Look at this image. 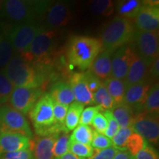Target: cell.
I'll use <instances>...</instances> for the list:
<instances>
[{
  "label": "cell",
  "instance_id": "cell-30",
  "mask_svg": "<svg viewBox=\"0 0 159 159\" xmlns=\"http://www.w3.org/2000/svg\"><path fill=\"white\" fill-rule=\"evenodd\" d=\"M94 99L95 104H98L102 108V111H111L114 107L113 99L107 91L103 82L98 90L94 94Z\"/></svg>",
  "mask_w": 159,
  "mask_h": 159
},
{
  "label": "cell",
  "instance_id": "cell-18",
  "mask_svg": "<svg viewBox=\"0 0 159 159\" xmlns=\"http://www.w3.org/2000/svg\"><path fill=\"white\" fill-rule=\"evenodd\" d=\"M57 136H36L30 139V150L33 159H55L52 150Z\"/></svg>",
  "mask_w": 159,
  "mask_h": 159
},
{
  "label": "cell",
  "instance_id": "cell-27",
  "mask_svg": "<svg viewBox=\"0 0 159 159\" xmlns=\"http://www.w3.org/2000/svg\"><path fill=\"white\" fill-rule=\"evenodd\" d=\"M142 112L158 114L159 113V85L158 83H155L151 85L148 97L143 106Z\"/></svg>",
  "mask_w": 159,
  "mask_h": 159
},
{
  "label": "cell",
  "instance_id": "cell-49",
  "mask_svg": "<svg viewBox=\"0 0 159 159\" xmlns=\"http://www.w3.org/2000/svg\"><path fill=\"white\" fill-rule=\"evenodd\" d=\"M3 6H4V1L0 0V17H2Z\"/></svg>",
  "mask_w": 159,
  "mask_h": 159
},
{
  "label": "cell",
  "instance_id": "cell-9",
  "mask_svg": "<svg viewBox=\"0 0 159 159\" xmlns=\"http://www.w3.org/2000/svg\"><path fill=\"white\" fill-rule=\"evenodd\" d=\"M133 129L148 144L157 145L159 141L158 114L142 112L135 117Z\"/></svg>",
  "mask_w": 159,
  "mask_h": 159
},
{
  "label": "cell",
  "instance_id": "cell-29",
  "mask_svg": "<svg viewBox=\"0 0 159 159\" xmlns=\"http://www.w3.org/2000/svg\"><path fill=\"white\" fill-rule=\"evenodd\" d=\"M93 129L89 125L80 124L73 130V133L69 139L81 144L91 145Z\"/></svg>",
  "mask_w": 159,
  "mask_h": 159
},
{
  "label": "cell",
  "instance_id": "cell-43",
  "mask_svg": "<svg viewBox=\"0 0 159 159\" xmlns=\"http://www.w3.org/2000/svg\"><path fill=\"white\" fill-rule=\"evenodd\" d=\"M0 159H33V157L31 150L25 149L1 155Z\"/></svg>",
  "mask_w": 159,
  "mask_h": 159
},
{
  "label": "cell",
  "instance_id": "cell-1",
  "mask_svg": "<svg viewBox=\"0 0 159 159\" xmlns=\"http://www.w3.org/2000/svg\"><path fill=\"white\" fill-rule=\"evenodd\" d=\"M103 50L100 39L84 35H75L69 40L67 58L73 66L81 71L89 69L95 58Z\"/></svg>",
  "mask_w": 159,
  "mask_h": 159
},
{
  "label": "cell",
  "instance_id": "cell-45",
  "mask_svg": "<svg viewBox=\"0 0 159 159\" xmlns=\"http://www.w3.org/2000/svg\"><path fill=\"white\" fill-rule=\"evenodd\" d=\"M149 76L157 79L159 76V57H156L149 66Z\"/></svg>",
  "mask_w": 159,
  "mask_h": 159
},
{
  "label": "cell",
  "instance_id": "cell-3",
  "mask_svg": "<svg viewBox=\"0 0 159 159\" xmlns=\"http://www.w3.org/2000/svg\"><path fill=\"white\" fill-rule=\"evenodd\" d=\"M2 71L15 87L40 88L43 82L42 74L19 55H13Z\"/></svg>",
  "mask_w": 159,
  "mask_h": 159
},
{
  "label": "cell",
  "instance_id": "cell-19",
  "mask_svg": "<svg viewBox=\"0 0 159 159\" xmlns=\"http://www.w3.org/2000/svg\"><path fill=\"white\" fill-rule=\"evenodd\" d=\"M30 139L22 135L0 132V156L7 152L30 149Z\"/></svg>",
  "mask_w": 159,
  "mask_h": 159
},
{
  "label": "cell",
  "instance_id": "cell-6",
  "mask_svg": "<svg viewBox=\"0 0 159 159\" xmlns=\"http://www.w3.org/2000/svg\"><path fill=\"white\" fill-rule=\"evenodd\" d=\"M45 29L37 22L15 24L7 30V37L13 50L21 55L24 54L38 34Z\"/></svg>",
  "mask_w": 159,
  "mask_h": 159
},
{
  "label": "cell",
  "instance_id": "cell-25",
  "mask_svg": "<svg viewBox=\"0 0 159 159\" xmlns=\"http://www.w3.org/2000/svg\"><path fill=\"white\" fill-rule=\"evenodd\" d=\"M84 105L78 102H73L69 105L65 119V127L69 131L73 130L80 123V118L82 114Z\"/></svg>",
  "mask_w": 159,
  "mask_h": 159
},
{
  "label": "cell",
  "instance_id": "cell-34",
  "mask_svg": "<svg viewBox=\"0 0 159 159\" xmlns=\"http://www.w3.org/2000/svg\"><path fill=\"white\" fill-rule=\"evenodd\" d=\"M69 151L80 158H89L92 155L93 148L91 145L81 144L69 139Z\"/></svg>",
  "mask_w": 159,
  "mask_h": 159
},
{
  "label": "cell",
  "instance_id": "cell-24",
  "mask_svg": "<svg viewBox=\"0 0 159 159\" xmlns=\"http://www.w3.org/2000/svg\"><path fill=\"white\" fill-rule=\"evenodd\" d=\"M111 111L114 119L118 122L119 128L133 127L136 114L130 106L122 103L114 106Z\"/></svg>",
  "mask_w": 159,
  "mask_h": 159
},
{
  "label": "cell",
  "instance_id": "cell-20",
  "mask_svg": "<svg viewBox=\"0 0 159 159\" xmlns=\"http://www.w3.org/2000/svg\"><path fill=\"white\" fill-rule=\"evenodd\" d=\"M114 52L103 49L89 68V71L100 80H105L111 76V59Z\"/></svg>",
  "mask_w": 159,
  "mask_h": 159
},
{
  "label": "cell",
  "instance_id": "cell-10",
  "mask_svg": "<svg viewBox=\"0 0 159 159\" xmlns=\"http://www.w3.org/2000/svg\"><path fill=\"white\" fill-rule=\"evenodd\" d=\"M53 102L49 93H43L28 113L34 129L55 124L53 114Z\"/></svg>",
  "mask_w": 159,
  "mask_h": 159
},
{
  "label": "cell",
  "instance_id": "cell-2",
  "mask_svg": "<svg viewBox=\"0 0 159 159\" xmlns=\"http://www.w3.org/2000/svg\"><path fill=\"white\" fill-rule=\"evenodd\" d=\"M137 30L132 21L115 16L103 26L100 33V41L103 49L114 52L123 46L131 43Z\"/></svg>",
  "mask_w": 159,
  "mask_h": 159
},
{
  "label": "cell",
  "instance_id": "cell-22",
  "mask_svg": "<svg viewBox=\"0 0 159 159\" xmlns=\"http://www.w3.org/2000/svg\"><path fill=\"white\" fill-rule=\"evenodd\" d=\"M114 102V106L124 103L126 85L124 80L109 77L102 81Z\"/></svg>",
  "mask_w": 159,
  "mask_h": 159
},
{
  "label": "cell",
  "instance_id": "cell-21",
  "mask_svg": "<svg viewBox=\"0 0 159 159\" xmlns=\"http://www.w3.org/2000/svg\"><path fill=\"white\" fill-rule=\"evenodd\" d=\"M53 102L61 105H69L75 102V97L72 89L69 83L61 82L56 83L52 86L50 92L49 93Z\"/></svg>",
  "mask_w": 159,
  "mask_h": 159
},
{
  "label": "cell",
  "instance_id": "cell-46",
  "mask_svg": "<svg viewBox=\"0 0 159 159\" xmlns=\"http://www.w3.org/2000/svg\"><path fill=\"white\" fill-rule=\"evenodd\" d=\"M114 159H134V157L131 156L130 152L126 150H119Z\"/></svg>",
  "mask_w": 159,
  "mask_h": 159
},
{
  "label": "cell",
  "instance_id": "cell-31",
  "mask_svg": "<svg viewBox=\"0 0 159 159\" xmlns=\"http://www.w3.org/2000/svg\"><path fill=\"white\" fill-rule=\"evenodd\" d=\"M69 132H63L60 134L55 139L54 146H53V156L55 159H59L69 152Z\"/></svg>",
  "mask_w": 159,
  "mask_h": 159
},
{
  "label": "cell",
  "instance_id": "cell-36",
  "mask_svg": "<svg viewBox=\"0 0 159 159\" xmlns=\"http://www.w3.org/2000/svg\"><path fill=\"white\" fill-rule=\"evenodd\" d=\"M102 114H104L105 118L108 122V127H107L106 130L105 132V136H107L108 138L111 139L114 136V135L116 134L117 131L119 130V125L118 122H116V119H114L113 116L111 111H101Z\"/></svg>",
  "mask_w": 159,
  "mask_h": 159
},
{
  "label": "cell",
  "instance_id": "cell-15",
  "mask_svg": "<svg viewBox=\"0 0 159 159\" xmlns=\"http://www.w3.org/2000/svg\"><path fill=\"white\" fill-rule=\"evenodd\" d=\"M134 21L136 28L140 31H158V7H149V6L142 5Z\"/></svg>",
  "mask_w": 159,
  "mask_h": 159
},
{
  "label": "cell",
  "instance_id": "cell-17",
  "mask_svg": "<svg viewBox=\"0 0 159 159\" xmlns=\"http://www.w3.org/2000/svg\"><path fill=\"white\" fill-rule=\"evenodd\" d=\"M148 77L149 66L134 51L128 74L125 79L126 87L146 82Z\"/></svg>",
  "mask_w": 159,
  "mask_h": 159
},
{
  "label": "cell",
  "instance_id": "cell-33",
  "mask_svg": "<svg viewBox=\"0 0 159 159\" xmlns=\"http://www.w3.org/2000/svg\"><path fill=\"white\" fill-rule=\"evenodd\" d=\"M147 143L148 142L140 135L134 132L129 136L128 141H127L126 150L130 152L131 156L134 157L139 151H141L144 148Z\"/></svg>",
  "mask_w": 159,
  "mask_h": 159
},
{
  "label": "cell",
  "instance_id": "cell-4",
  "mask_svg": "<svg viewBox=\"0 0 159 159\" xmlns=\"http://www.w3.org/2000/svg\"><path fill=\"white\" fill-rule=\"evenodd\" d=\"M50 4L46 1H4L2 17L16 24L34 22L39 16L45 14Z\"/></svg>",
  "mask_w": 159,
  "mask_h": 159
},
{
  "label": "cell",
  "instance_id": "cell-41",
  "mask_svg": "<svg viewBox=\"0 0 159 159\" xmlns=\"http://www.w3.org/2000/svg\"><path fill=\"white\" fill-rule=\"evenodd\" d=\"M91 125L94 128V130L97 131V133L101 134H105L107 127H108V122L102 111H99L96 114V116L93 119Z\"/></svg>",
  "mask_w": 159,
  "mask_h": 159
},
{
  "label": "cell",
  "instance_id": "cell-42",
  "mask_svg": "<svg viewBox=\"0 0 159 159\" xmlns=\"http://www.w3.org/2000/svg\"><path fill=\"white\" fill-rule=\"evenodd\" d=\"M134 159H159L158 154L157 151L152 145L148 143L145 145L142 150L139 151L136 156L134 157Z\"/></svg>",
  "mask_w": 159,
  "mask_h": 159
},
{
  "label": "cell",
  "instance_id": "cell-35",
  "mask_svg": "<svg viewBox=\"0 0 159 159\" xmlns=\"http://www.w3.org/2000/svg\"><path fill=\"white\" fill-rule=\"evenodd\" d=\"M14 88V85L12 84V83L2 71L0 72V103L1 104H5L7 101H9L10 97Z\"/></svg>",
  "mask_w": 159,
  "mask_h": 159
},
{
  "label": "cell",
  "instance_id": "cell-50",
  "mask_svg": "<svg viewBox=\"0 0 159 159\" xmlns=\"http://www.w3.org/2000/svg\"><path fill=\"white\" fill-rule=\"evenodd\" d=\"M0 109H1V103H0Z\"/></svg>",
  "mask_w": 159,
  "mask_h": 159
},
{
  "label": "cell",
  "instance_id": "cell-44",
  "mask_svg": "<svg viewBox=\"0 0 159 159\" xmlns=\"http://www.w3.org/2000/svg\"><path fill=\"white\" fill-rule=\"evenodd\" d=\"M85 75H86V79L87 82H88V85L89 89L91 92L93 93V94H94L96 91L98 90V89L100 86V85L102 84V81L100 80L99 78L92 74V73L90 72L89 71H87L85 72Z\"/></svg>",
  "mask_w": 159,
  "mask_h": 159
},
{
  "label": "cell",
  "instance_id": "cell-40",
  "mask_svg": "<svg viewBox=\"0 0 159 159\" xmlns=\"http://www.w3.org/2000/svg\"><path fill=\"white\" fill-rule=\"evenodd\" d=\"M54 102L53 105V114L55 122L59 125H65V119L66 116L67 111H68L69 105H61L59 103Z\"/></svg>",
  "mask_w": 159,
  "mask_h": 159
},
{
  "label": "cell",
  "instance_id": "cell-23",
  "mask_svg": "<svg viewBox=\"0 0 159 159\" xmlns=\"http://www.w3.org/2000/svg\"><path fill=\"white\" fill-rule=\"evenodd\" d=\"M142 6V1L139 0H122L117 2L115 10L118 13V16L134 21Z\"/></svg>",
  "mask_w": 159,
  "mask_h": 159
},
{
  "label": "cell",
  "instance_id": "cell-39",
  "mask_svg": "<svg viewBox=\"0 0 159 159\" xmlns=\"http://www.w3.org/2000/svg\"><path fill=\"white\" fill-rule=\"evenodd\" d=\"M102 111V108L99 105L96 106H90L83 109L80 118V124L85 125H90L92 122L93 119L96 116L97 113Z\"/></svg>",
  "mask_w": 159,
  "mask_h": 159
},
{
  "label": "cell",
  "instance_id": "cell-5",
  "mask_svg": "<svg viewBox=\"0 0 159 159\" xmlns=\"http://www.w3.org/2000/svg\"><path fill=\"white\" fill-rule=\"evenodd\" d=\"M60 33L57 30L41 32L33 39L27 50L20 56L32 65L43 63L54 49Z\"/></svg>",
  "mask_w": 159,
  "mask_h": 159
},
{
  "label": "cell",
  "instance_id": "cell-12",
  "mask_svg": "<svg viewBox=\"0 0 159 159\" xmlns=\"http://www.w3.org/2000/svg\"><path fill=\"white\" fill-rule=\"evenodd\" d=\"M45 14L46 24L51 30L65 27L73 18L70 5L63 2L50 4Z\"/></svg>",
  "mask_w": 159,
  "mask_h": 159
},
{
  "label": "cell",
  "instance_id": "cell-28",
  "mask_svg": "<svg viewBox=\"0 0 159 159\" xmlns=\"http://www.w3.org/2000/svg\"><path fill=\"white\" fill-rule=\"evenodd\" d=\"M13 50L5 31L0 30V68H4L13 57Z\"/></svg>",
  "mask_w": 159,
  "mask_h": 159
},
{
  "label": "cell",
  "instance_id": "cell-7",
  "mask_svg": "<svg viewBox=\"0 0 159 159\" xmlns=\"http://www.w3.org/2000/svg\"><path fill=\"white\" fill-rule=\"evenodd\" d=\"M0 132L20 134L29 139L33 138V131L25 114L9 105H4L0 109Z\"/></svg>",
  "mask_w": 159,
  "mask_h": 159
},
{
  "label": "cell",
  "instance_id": "cell-11",
  "mask_svg": "<svg viewBox=\"0 0 159 159\" xmlns=\"http://www.w3.org/2000/svg\"><path fill=\"white\" fill-rule=\"evenodd\" d=\"M43 94L41 88L15 87L9 99L10 106L21 114H28Z\"/></svg>",
  "mask_w": 159,
  "mask_h": 159
},
{
  "label": "cell",
  "instance_id": "cell-32",
  "mask_svg": "<svg viewBox=\"0 0 159 159\" xmlns=\"http://www.w3.org/2000/svg\"><path fill=\"white\" fill-rule=\"evenodd\" d=\"M134 132L133 127L119 128L114 136L111 139L113 147L119 150H126L127 141H128L129 136Z\"/></svg>",
  "mask_w": 159,
  "mask_h": 159
},
{
  "label": "cell",
  "instance_id": "cell-14",
  "mask_svg": "<svg viewBox=\"0 0 159 159\" xmlns=\"http://www.w3.org/2000/svg\"><path fill=\"white\" fill-rule=\"evenodd\" d=\"M69 85L72 89L75 100L83 105L95 104L94 94L89 89L85 72H76L69 80Z\"/></svg>",
  "mask_w": 159,
  "mask_h": 159
},
{
  "label": "cell",
  "instance_id": "cell-13",
  "mask_svg": "<svg viewBox=\"0 0 159 159\" xmlns=\"http://www.w3.org/2000/svg\"><path fill=\"white\" fill-rule=\"evenodd\" d=\"M134 53L133 47L128 45L114 51L111 59V77L125 81Z\"/></svg>",
  "mask_w": 159,
  "mask_h": 159
},
{
  "label": "cell",
  "instance_id": "cell-37",
  "mask_svg": "<svg viewBox=\"0 0 159 159\" xmlns=\"http://www.w3.org/2000/svg\"><path fill=\"white\" fill-rule=\"evenodd\" d=\"M91 145L94 149H105L113 147L111 139L105 136L104 134H99L94 130H93V137Z\"/></svg>",
  "mask_w": 159,
  "mask_h": 159
},
{
  "label": "cell",
  "instance_id": "cell-38",
  "mask_svg": "<svg viewBox=\"0 0 159 159\" xmlns=\"http://www.w3.org/2000/svg\"><path fill=\"white\" fill-rule=\"evenodd\" d=\"M119 150L114 147L105 149H94L93 148L92 155L89 158L80 159H114Z\"/></svg>",
  "mask_w": 159,
  "mask_h": 159
},
{
  "label": "cell",
  "instance_id": "cell-48",
  "mask_svg": "<svg viewBox=\"0 0 159 159\" xmlns=\"http://www.w3.org/2000/svg\"><path fill=\"white\" fill-rule=\"evenodd\" d=\"M59 159H80V158L76 156L75 155L71 153V152H69H69H67L66 153L65 155H63V156Z\"/></svg>",
  "mask_w": 159,
  "mask_h": 159
},
{
  "label": "cell",
  "instance_id": "cell-47",
  "mask_svg": "<svg viewBox=\"0 0 159 159\" xmlns=\"http://www.w3.org/2000/svg\"><path fill=\"white\" fill-rule=\"evenodd\" d=\"M142 5L149 6V7H158L159 1L158 0H145V1H142Z\"/></svg>",
  "mask_w": 159,
  "mask_h": 159
},
{
  "label": "cell",
  "instance_id": "cell-26",
  "mask_svg": "<svg viewBox=\"0 0 159 159\" xmlns=\"http://www.w3.org/2000/svg\"><path fill=\"white\" fill-rule=\"evenodd\" d=\"M116 3L112 0H94L91 1L89 6L91 12L95 15L109 17L114 13Z\"/></svg>",
  "mask_w": 159,
  "mask_h": 159
},
{
  "label": "cell",
  "instance_id": "cell-8",
  "mask_svg": "<svg viewBox=\"0 0 159 159\" xmlns=\"http://www.w3.org/2000/svg\"><path fill=\"white\" fill-rule=\"evenodd\" d=\"M133 41L134 45L133 48L134 51L147 63V65L150 66L152 61L158 57V31L144 32L136 30Z\"/></svg>",
  "mask_w": 159,
  "mask_h": 159
},
{
  "label": "cell",
  "instance_id": "cell-16",
  "mask_svg": "<svg viewBox=\"0 0 159 159\" xmlns=\"http://www.w3.org/2000/svg\"><path fill=\"white\" fill-rule=\"evenodd\" d=\"M150 86V83L146 81L126 87L124 103L130 106L134 111L141 110L143 111V106L148 97Z\"/></svg>",
  "mask_w": 159,
  "mask_h": 159
}]
</instances>
